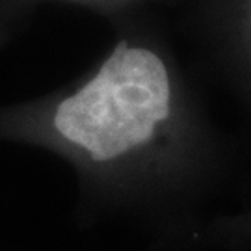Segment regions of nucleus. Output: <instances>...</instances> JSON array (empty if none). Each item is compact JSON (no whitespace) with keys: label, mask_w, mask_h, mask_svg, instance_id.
<instances>
[{"label":"nucleus","mask_w":251,"mask_h":251,"mask_svg":"<svg viewBox=\"0 0 251 251\" xmlns=\"http://www.w3.org/2000/svg\"><path fill=\"white\" fill-rule=\"evenodd\" d=\"M170 117V80L162 60L125 41L78 93L60 102L54 128L95 164H108L152 142Z\"/></svg>","instance_id":"obj_1"}]
</instances>
